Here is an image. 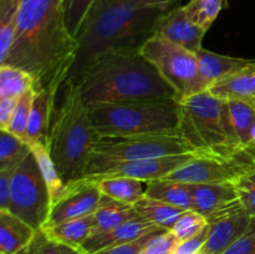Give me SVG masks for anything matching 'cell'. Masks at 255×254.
<instances>
[{"label":"cell","instance_id":"28","mask_svg":"<svg viewBox=\"0 0 255 254\" xmlns=\"http://www.w3.org/2000/svg\"><path fill=\"white\" fill-rule=\"evenodd\" d=\"M31 147L6 129H0V171H15Z\"/></svg>","mask_w":255,"mask_h":254},{"label":"cell","instance_id":"37","mask_svg":"<svg viewBox=\"0 0 255 254\" xmlns=\"http://www.w3.org/2000/svg\"><path fill=\"white\" fill-rule=\"evenodd\" d=\"M17 254H62L59 244L50 239L42 229L37 231L34 241Z\"/></svg>","mask_w":255,"mask_h":254},{"label":"cell","instance_id":"6","mask_svg":"<svg viewBox=\"0 0 255 254\" xmlns=\"http://www.w3.org/2000/svg\"><path fill=\"white\" fill-rule=\"evenodd\" d=\"M89 110L101 137L181 133L178 99L127 101L95 106Z\"/></svg>","mask_w":255,"mask_h":254},{"label":"cell","instance_id":"9","mask_svg":"<svg viewBox=\"0 0 255 254\" xmlns=\"http://www.w3.org/2000/svg\"><path fill=\"white\" fill-rule=\"evenodd\" d=\"M9 212L36 231L44 228L50 217L49 189L32 152L25 157L12 174Z\"/></svg>","mask_w":255,"mask_h":254},{"label":"cell","instance_id":"13","mask_svg":"<svg viewBox=\"0 0 255 254\" xmlns=\"http://www.w3.org/2000/svg\"><path fill=\"white\" fill-rule=\"evenodd\" d=\"M197 153L173 154V156L154 157V158L136 159V161L117 162L101 167L91 176L86 177L90 179L101 178V177H128L138 181L151 182L156 179L166 178L174 169L181 167Z\"/></svg>","mask_w":255,"mask_h":254},{"label":"cell","instance_id":"15","mask_svg":"<svg viewBox=\"0 0 255 254\" xmlns=\"http://www.w3.org/2000/svg\"><path fill=\"white\" fill-rule=\"evenodd\" d=\"M162 228L157 227L152 222L137 217L131 219L121 226L116 227L115 229L105 233L92 236L82 244L81 249L87 254H95L102 249L111 248V247L120 246V244L128 243V242L136 241L146 234L153 233V232L161 231Z\"/></svg>","mask_w":255,"mask_h":254},{"label":"cell","instance_id":"27","mask_svg":"<svg viewBox=\"0 0 255 254\" xmlns=\"http://www.w3.org/2000/svg\"><path fill=\"white\" fill-rule=\"evenodd\" d=\"M228 102L229 114L237 137L244 149H255L252 146V132L255 127V104L231 100Z\"/></svg>","mask_w":255,"mask_h":254},{"label":"cell","instance_id":"35","mask_svg":"<svg viewBox=\"0 0 255 254\" xmlns=\"http://www.w3.org/2000/svg\"><path fill=\"white\" fill-rule=\"evenodd\" d=\"M35 96V90L30 89L29 91L25 92L21 97L19 99L15 109L14 115L11 117L9 126H7L6 131L11 132L16 137L21 138L25 141V134H26V127L27 122H29L30 111H31L32 100Z\"/></svg>","mask_w":255,"mask_h":254},{"label":"cell","instance_id":"12","mask_svg":"<svg viewBox=\"0 0 255 254\" xmlns=\"http://www.w3.org/2000/svg\"><path fill=\"white\" fill-rule=\"evenodd\" d=\"M102 196L104 194L94 179L82 178L67 184L66 193L51 208L50 217L44 228H50L72 219L95 214Z\"/></svg>","mask_w":255,"mask_h":254},{"label":"cell","instance_id":"17","mask_svg":"<svg viewBox=\"0 0 255 254\" xmlns=\"http://www.w3.org/2000/svg\"><path fill=\"white\" fill-rule=\"evenodd\" d=\"M198 59L199 71L204 81L211 87L214 82L222 79L232 76L247 67L255 64L254 59H243V57H233L228 55L217 54L203 49L196 52ZM209 90V89H208Z\"/></svg>","mask_w":255,"mask_h":254},{"label":"cell","instance_id":"3","mask_svg":"<svg viewBox=\"0 0 255 254\" xmlns=\"http://www.w3.org/2000/svg\"><path fill=\"white\" fill-rule=\"evenodd\" d=\"M183 0H114L94 7L77 36L80 51L71 75L91 57L115 47H141L157 20Z\"/></svg>","mask_w":255,"mask_h":254},{"label":"cell","instance_id":"31","mask_svg":"<svg viewBox=\"0 0 255 254\" xmlns=\"http://www.w3.org/2000/svg\"><path fill=\"white\" fill-rule=\"evenodd\" d=\"M19 4L20 0H0V64L14 44Z\"/></svg>","mask_w":255,"mask_h":254},{"label":"cell","instance_id":"16","mask_svg":"<svg viewBox=\"0 0 255 254\" xmlns=\"http://www.w3.org/2000/svg\"><path fill=\"white\" fill-rule=\"evenodd\" d=\"M57 97L59 96H55L46 89L35 91L25 134V142L29 146L42 144L47 147Z\"/></svg>","mask_w":255,"mask_h":254},{"label":"cell","instance_id":"19","mask_svg":"<svg viewBox=\"0 0 255 254\" xmlns=\"http://www.w3.org/2000/svg\"><path fill=\"white\" fill-rule=\"evenodd\" d=\"M37 231L9 211H0V254H17L26 248Z\"/></svg>","mask_w":255,"mask_h":254},{"label":"cell","instance_id":"21","mask_svg":"<svg viewBox=\"0 0 255 254\" xmlns=\"http://www.w3.org/2000/svg\"><path fill=\"white\" fill-rule=\"evenodd\" d=\"M144 196L172 204L183 211L193 209L192 184L182 183L173 179H156V181L147 182Z\"/></svg>","mask_w":255,"mask_h":254},{"label":"cell","instance_id":"10","mask_svg":"<svg viewBox=\"0 0 255 254\" xmlns=\"http://www.w3.org/2000/svg\"><path fill=\"white\" fill-rule=\"evenodd\" d=\"M255 162V149H246L232 157L194 154L189 161L174 169L166 179L187 184L234 182Z\"/></svg>","mask_w":255,"mask_h":254},{"label":"cell","instance_id":"42","mask_svg":"<svg viewBox=\"0 0 255 254\" xmlns=\"http://www.w3.org/2000/svg\"><path fill=\"white\" fill-rule=\"evenodd\" d=\"M19 99H0V129H6Z\"/></svg>","mask_w":255,"mask_h":254},{"label":"cell","instance_id":"18","mask_svg":"<svg viewBox=\"0 0 255 254\" xmlns=\"http://www.w3.org/2000/svg\"><path fill=\"white\" fill-rule=\"evenodd\" d=\"M192 193L193 211L198 212L206 218L238 199L233 182L192 184Z\"/></svg>","mask_w":255,"mask_h":254},{"label":"cell","instance_id":"8","mask_svg":"<svg viewBox=\"0 0 255 254\" xmlns=\"http://www.w3.org/2000/svg\"><path fill=\"white\" fill-rule=\"evenodd\" d=\"M139 50L174 90L178 100L208 91L209 86L199 71L196 52L157 35L147 39Z\"/></svg>","mask_w":255,"mask_h":254},{"label":"cell","instance_id":"45","mask_svg":"<svg viewBox=\"0 0 255 254\" xmlns=\"http://www.w3.org/2000/svg\"><path fill=\"white\" fill-rule=\"evenodd\" d=\"M252 146L255 148V127L253 128V132H252Z\"/></svg>","mask_w":255,"mask_h":254},{"label":"cell","instance_id":"33","mask_svg":"<svg viewBox=\"0 0 255 254\" xmlns=\"http://www.w3.org/2000/svg\"><path fill=\"white\" fill-rule=\"evenodd\" d=\"M237 198L251 218L255 217V162L233 182Z\"/></svg>","mask_w":255,"mask_h":254},{"label":"cell","instance_id":"5","mask_svg":"<svg viewBox=\"0 0 255 254\" xmlns=\"http://www.w3.org/2000/svg\"><path fill=\"white\" fill-rule=\"evenodd\" d=\"M179 131L197 154L232 157L242 147L229 114L228 102L209 91L179 100Z\"/></svg>","mask_w":255,"mask_h":254},{"label":"cell","instance_id":"29","mask_svg":"<svg viewBox=\"0 0 255 254\" xmlns=\"http://www.w3.org/2000/svg\"><path fill=\"white\" fill-rule=\"evenodd\" d=\"M30 89H34V80L26 71L0 65V99H20Z\"/></svg>","mask_w":255,"mask_h":254},{"label":"cell","instance_id":"36","mask_svg":"<svg viewBox=\"0 0 255 254\" xmlns=\"http://www.w3.org/2000/svg\"><path fill=\"white\" fill-rule=\"evenodd\" d=\"M178 243L179 241L172 231L159 232L152 237L141 254H171Z\"/></svg>","mask_w":255,"mask_h":254},{"label":"cell","instance_id":"22","mask_svg":"<svg viewBox=\"0 0 255 254\" xmlns=\"http://www.w3.org/2000/svg\"><path fill=\"white\" fill-rule=\"evenodd\" d=\"M95 224L92 229L91 236L105 233L115 229L116 227L137 218L138 213L136 212L133 206L131 204H125L119 201L110 198V197L102 196L100 201L99 208L95 212Z\"/></svg>","mask_w":255,"mask_h":254},{"label":"cell","instance_id":"34","mask_svg":"<svg viewBox=\"0 0 255 254\" xmlns=\"http://www.w3.org/2000/svg\"><path fill=\"white\" fill-rule=\"evenodd\" d=\"M207 226H208V221L206 217L191 209V211L183 212L171 231L179 242H183L196 237Z\"/></svg>","mask_w":255,"mask_h":254},{"label":"cell","instance_id":"38","mask_svg":"<svg viewBox=\"0 0 255 254\" xmlns=\"http://www.w3.org/2000/svg\"><path fill=\"white\" fill-rule=\"evenodd\" d=\"M166 229H161V231L153 232V233L146 234V236L141 237V238L136 239V241L128 242V243L120 244V246L111 247V248L102 249V251L97 252L95 254H141L143 252V249L146 248L147 243L151 241V238L153 236H156L159 232H163Z\"/></svg>","mask_w":255,"mask_h":254},{"label":"cell","instance_id":"11","mask_svg":"<svg viewBox=\"0 0 255 254\" xmlns=\"http://www.w3.org/2000/svg\"><path fill=\"white\" fill-rule=\"evenodd\" d=\"M208 237L198 254H223L248 229L252 218L241 202H232L207 218Z\"/></svg>","mask_w":255,"mask_h":254},{"label":"cell","instance_id":"43","mask_svg":"<svg viewBox=\"0 0 255 254\" xmlns=\"http://www.w3.org/2000/svg\"><path fill=\"white\" fill-rule=\"evenodd\" d=\"M59 248L62 254H87L81 248H74V247L65 246V244H59Z\"/></svg>","mask_w":255,"mask_h":254},{"label":"cell","instance_id":"20","mask_svg":"<svg viewBox=\"0 0 255 254\" xmlns=\"http://www.w3.org/2000/svg\"><path fill=\"white\" fill-rule=\"evenodd\" d=\"M208 91L226 101L241 100L255 104V64L214 82Z\"/></svg>","mask_w":255,"mask_h":254},{"label":"cell","instance_id":"14","mask_svg":"<svg viewBox=\"0 0 255 254\" xmlns=\"http://www.w3.org/2000/svg\"><path fill=\"white\" fill-rule=\"evenodd\" d=\"M206 34L207 31L187 17L183 5H178L159 17L153 30V35L169 40L192 52H197L203 47L202 44Z\"/></svg>","mask_w":255,"mask_h":254},{"label":"cell","instance_id":"44","mask_svg":"<svg viewBox=\"0 0 255 254\" xmlns=\"http://www.w3.org/2000/svg\"><path fill=\"white\" fill-rule=\"evenodd\" d=\"M111 1H114V0H97L96 4H95L94 7L101 6V5H105V4H107V2H111ZM94 7H92V9H94Z\"/></svg>","mask_w":255,"mask_h":254},{"label":"cell","instance_id":"30","mask_svg":"<svg viewBox=\"0 0 255 254\" xmlns=\"http://www.w3.org/2000/svg\"><path fill=\"white\" fill-rule=\"evenodd\" d=\"M228 5V0H189L183 5L187 17L198 27L208 31Z\"/></svg>","mask_w":255,"mask_h":254},{"label":"cell","instance_id":"25","mask_svg":"<svg viewBox=\"0 0 255 254\" xmlns=\"http://www.w3.org/2000/svg\"><path fill=\"white\" fill-rule=\"evenodd\" d=\"M133 207L139 217L152 222L157 227L166 231H171L179 217L183 214V212H186L178 207L146 196L141 201L137 202Z\"/></svg>","mask_w":255,"mask_h":254},{"label":"cell","instance_id":"39","mask_svg":"<svg viewBox=\"0 0 255 254\" xmlns=\"http://www.w3.org/2000/svg\"><path fill=\"white\" fill-rule=\"evenodd\" d=\"M223 254H255V217H253L248 229L237 239Z\"/></svg>","mask_w":255,"mask_h":254},{"label":"cell","instance_id":"24","mask_svg":"<svg viewBox=\"0 0 255 254\" xmlns=\"http://www.w3.org/2000/svg\"><path fill=\"white\" fill-rule=\"evenodd\" d=\"M94 224L95 217L94 214H91L84 218L72 219L55 227L44 228L42 231L56 243L74 247V248H81L82 244L91 236Z\"/></svg>","mask_w":255,"mask_h":254},{"label":"cell","instance_id":"26","mask_svg":"<svg viewBox=\"0 0 255 254\" xmlns=\"http://www.w3.org/2000/svg\"><path fill=\"white\" fill-rule=\"evenodd\" d=\"M31 147V152L36 158L39 168L41 171L42 177L45 179L47 189H49L50 201H51V208L65 196L67 191V184L61 178L55 164L54 159L50 156L49 148L42 144H34Z\"/></svg>","mask_w":255,"mask_h":254},{"label":"cell","instance_id":"32","mask_svg":"<svg viewBox=\"0 0 255 254\" xmlns=\"http://www.w3.org/2000/svg\"><path fill=\"white\" fill-rule=\"evenodd\" d=\"M96 1L97 0H64L65 20H66L67 29L76 39Z\"/></svg>","mask_w":255,"mask_h":254},{"label":"cell","instance_id":"40","mask_svg":"<svg viewBox=\"0 0 255 254\" xmlns=\"http://www.w3.org/2000/svg\"><path fill=\"white\" fill-rule=\"evenodd\" d=\"M209 232V224L201 232L197 234L196 237L187 241L179 242L178 246L174 248V251L171 254H198L199 251L202 249L203 244L206 243L207 237H208Z\"/></svg>","mask_w":255,"mask_h":254},{"label":"cell","instance_id":"23","mask_svg":"<svg viewBox=\"0 0 255 254\" xmlns=\"http://www.w3.org/2000/svg\"><path fill=\"white\" fill-rule=\"evenodd\" d=\"M94 181H96L104 196L125 204L134 206L143 198L146 193V187L143 186L144 182L128 177H101Z\"/></svg>","mask_w":255,"mask_h":254},{"label":"cell","instance_id":"7","mask_svg":"<svg viewBox=\"0 0 255 254\" xmlns=\"http://www.w3.org/2000/svg\"><path fill=\"white\" fill-rule=\"evenodd\" d=\"M196 153L181 133L143 134L129 137H101L95 147L86 174L117 162L136 161L173 154Z\"/></svg>","mask_w":255,"mask_h":254},{"label":"cell","instance_id":"1","mask_svg":"<svg viewBox=\"0 0 255 254\" xmlns=\"http://www.w3.org/2000/svg\"><path fill=\"white\" fill-rule=\"evenodd\" d=\"M80 42L66 25L64 0H20L14 44L0 65L26 71L34 90L59 96L76 64Z\"/></svg>","mask_w":255,"mask_h":254},{"label":"cell","instance_id":"4","mask_svg":"<svg viewBox=\"0 0 255 254\" xmlns=\"http://www.w3.org/2000/svg\"><path fill=\"white\" fill-rule=\"evenodd\" d=\"M52 115L49 148L61 178L66 184L85 177L95 147L101 136L90 110L84 104L76 82L69 79L60 91Z\"/></svg>","mask_w":255,"mask_h":254},{"label":"cell","instance_id":"2","mask_svg":"<svg viewBox=\"0 0 255 254\" xmlns=\"http://www.w3.org/2000/svg\"><path fill=\"white\" fill-rule=\"evenodd\" d=\"M69 79L76 82L87 109L139 100L178 99L139 47L99 52Z\"/></svg>","mask_w":255,"mask_h":254},{"label":"cell","instance_id":"41","mask_svg":"<svg viewBox=\"0 0 255 254\" xmlns=\"http://www.w3.org/2000/svg\"><path fill=\"white\" fill-rule=\"evenodd\" d=\"M14 171H0V211H9Z\"/></svg>","mask_w":255,"mask_h":254}]
</instances>
